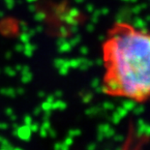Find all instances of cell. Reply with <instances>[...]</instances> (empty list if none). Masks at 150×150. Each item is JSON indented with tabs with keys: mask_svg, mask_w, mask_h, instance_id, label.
I'll list each match as a JSON object with an SVG mask.
<instances>
[{
	"mask_svg": "<svg viewBox=\"0 0 150 150\" xmlns=\"http://www.w3.org/2000/svg\"><path fill=\"white\" fill-rule=\"evenodd\" d=\"M102 91L136 103L150 99V31L115 22L102 45Z\"/></svg>",
	"mask_w": 150,
	"mask_h": 150,
	"instance_id": "6da1fadb",
	"label": "cell"
}]
</instances>
